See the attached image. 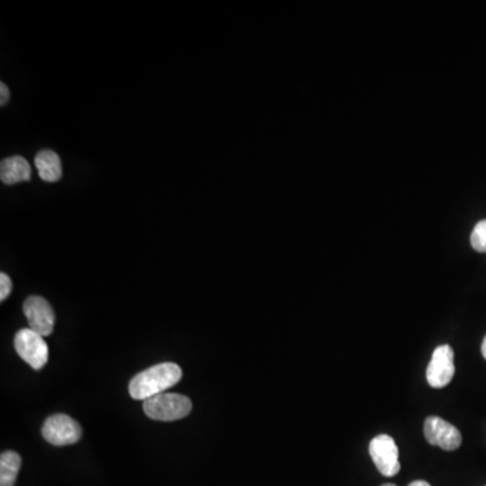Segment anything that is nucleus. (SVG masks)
<instances>
[{
    "label": "nucleus",
    "instance_id": "f257e3e1",
    "mask_svg": "<svg viewBox=\"0 0 486 486\" xmlns=\"http://www.w3.org/2000/svg\"><path fill=\"white\" fill-rule=\"evenodd\" d=\"M183 371L177 363L164 362L138 373L130 382L129 393L133 399L145 400L165 393L169 388L180 382Z\"/></svg>",
    "mask_w": 486,
    "mask_h": 486
},
{
    "label": "nucleus",
    "instance_id": "f03ea898",
    "mask_svg": "<svg viewBox=\"0 0 486 486\" xmlns=\"http://www.w3.org/2000/svg\"><path fill=\"white\" fill-rule=\"evenodd\" d=\"M144 411L153 421L174 422L193 411V402L184 394L161 393L144 402Z\"/></svg>",
    "mask_w": 486,
    "mask_h": 486
},
{
    "label": "nucleus",
    "instance_id": "7ed1b4c3",
    "mask_svg": "<svg viewBox=\"0 0 486 486\" xmlns=\"http://www.w3.org/2000/svg\"><path fill=\"white\" fill-rule=\"evenodd\" d=\"M14 346L19 357L35 371H40L48 363V344L44 341L43 335L33 332L32 329L19 330L14 340Z\"/></svg>",
    "mask_w": 486,
    "mask_h": 486
},
{
    "label": "nucleus",
    "instance_id": "20e7f679",
    "mask_svg": "<svg viewBox=\"0 0 486 486\" xmlns=\"http://www.w3.org/2000/svg\"><path fill=\"white\" fill-rule=\"evenodd\" d=\"M43 437L46 441L55 446H68L74 444L82 438V427L71 416L57 413L49 416L44 423Z\"/></svg>",
    "mask_w": 486,
    "mask_h": 486
},
{
    "label": "nucleus",
    "instance_id": "39448f33",
    "mask_svg": "<svg viewBox=\"0 0 486 486\" xmlns=\"http://www.w3.org/2000/svg\"><path fill=\"white\" fill-rule=\"evenodd\" d=\"M369 454L376 465L377 471L385 477H394L399 474V449L396 441L387 434L377 435L369 444Z\"/></svg>",
    "mask_w": 486,
    "mask_h": 486
},
{
    "label": "nucleus",
    "instance_id": "423d86ee",
    "mask_svg": "<svg viewBox=\"0 0 486 486\" xmlns=\"http://www.w3.org/2000/svg\"><path fill=\"white\" fill-rule=\"evenodd\" d=\"M454 350L450 344H441L434 350L427 366V382L430 387L444 388L454 379Z\"/></svg>",
    "mask_w": 486,
    "mask_h": 486
},
{
    "label": "nucleus",
    "instance_id": "0eeeda50",
    "mask_svg": "<svg viewBox=\"0 0 486 486\" xmlns=\"http://www.w3.org/2000/svg\"><path fill=\"white\" fill-rule=\"evenodd\" d=\"M424 437L430 444L444 451H455L462 444L460 430L438 416H429L424 422Z\"/></svg>",
    "mask_w": 486,
    "mask_h": 486
},
{
    "label": "nucleus",
    "instance_id": "6e6552de",
    "mask_svg": "<svg viewBox=\"0 0 486 486\" xmlns=\"http://www.w3.org/2000/svg\"><path fill=\"white\" fill-rule=\"evenodd\" d=\"M24 312L29 329L43 337H49L55 329V315L48 300L41 296H30L25 300Z\"/></svg>",
    "mask_w": 486,
    "mask_h": 486
},
{
    "label": "nucleus",
    "instance_id": "1a4fd4ad",
    "mask_svg": "<svg viewBox=\"0 0 486 486\" xmlns=\"http://www.w3.org/2000/svg\"><path fill=\"white\" fill-rule=\"evenodd\" d=\"M32 168L26 158L22 155L5 158L0 164V179L5 184L14 185L22 182H29Z\"/></svg>",
    "mask_w": 486,
    "mask_h": 486
},
{
    "label": "nucleus",
    "instance_id": "9d476101",
    "mask_svg": "<svg viewBox=\"0 0 486 486\" xmlns=\"http://www.w3.org/2000/svg\"><path fill=\"white\" fill-rule=\"evenodd\" d=\"M35 168L44 182L55 183L63 176V165L60 157L53 150H41L35 155Z\"/></svg>",
    "mask_w": 486,
    "mask_h": 486
},
{
    "label": "nucleus",
    "instance_id": "9b49d317",
    "mask_svg": "<svg viewBox=\"0 0 486 486\" xmlns=\"http://www.w3.org/2000/svg\"><path fill=\"white\" fill-rule=\"evenodd\" d=\"M21 455L15 451H5L0 455V486L15 485L19 469H21Z\"/></svg>",
    "mask_w": 486,
    "mask_h": 486
},
{
    "label": "nucleus",
    "instance_id": "f8f14e48",
    "mask_svg": "<svg viewBox=\"0 0 486 486\" xmlns=\"http://www.w3.org/2000/svg\"><path fill=\"white\" fill-rule=\"evenodd\" d=\"M471 243L476 252L486 253V219L474 226L471 235Z\"/></svg>",
    "mask_w": 486,
    "mask_h": 486
},
{
    "label": "nucleus",
    "instance_id": "ddd939ff",
    "mask_svg": "<svg viewBox=\"0 0 486 486\" xmlns=\"http://www.w3.org/2000/svg\"><path fill=\"white\" fill-rule=\"evenodd\" d=\"M13 291V283L5 273L0 274V302H5Z\"/></svg>",
    "mask_w": 486,
    "mask_h": 486
},
{
    "label": "nucleus",
    "instance_id": "4468645a",
    "mask_svg": "<svg viewBox=\"0 0 486 486\" xmlns=\"http://www.w3.org/2000/svg\"><path fill=\"white\" fill-rule=\"evenodd\" d=\"M10 99V90H8L7 85L5 83H0V105H5Z\"/></svg>",
    "mask_w": 486,
    "mask_h": 486
},
{
    "label": "nucleus",
    "instance_id": "2eb2a0df",
    "mask_svg": "<svg viewBox=\"0 0 486 486\" xmlns=\"http://www.w3.org/2000/svg\"><path fill=\"white\" fill-rule=\"evenodd\" d=\"M408 486H431V485H430L429 482H426V481H413V482H411V484Z\"/></svg>",
    "mask_w": 486,
    "mask_h": 486
},
{
    "label": "nucleus",
    "instance_id": "dca6fc26",
    "mask_svg": "<svg viewBox=\"0 0 486 486\" xmlns=\"http://www.w3.org/2000/svg\"><path fill=\"white\" fill-rule=\"evenodd\" d=\"M481 352L482 357H484L486 360V337L484 338V342H482Z\"/></svg>",
    "mask_w": 486,
    "mask_h": 486
},
{
    "label": "nucleus",
    "instance_id": "f3484780",
    "mask_svg": "<svg viewBox=\"0 0 486 486\" xmlns=\"http://www.w3.org/2000/svg\"><path fill=\"white\" fill-rule=\"evenodd\" d=\"M382 486H396L394 484H384V485H382Z\"/></svg>",
    "mask_w": 486,
    "mask_h": 486
}]
</instances>
